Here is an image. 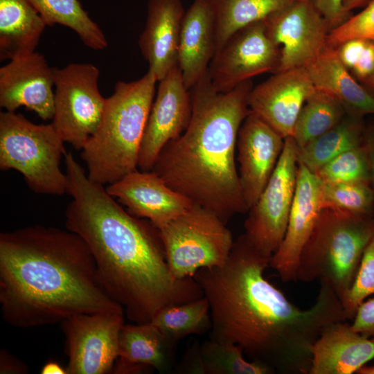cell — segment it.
<instances>
[{
	"label": "cell",
	"instance_id": "1",
	"mask_svg": "<svg viewBox=\"0 0 374 374\" xmlns=\"http://www.w3.org/2000/svg\"><path fill=\"white\" fill-rule=\"evenodd\" d=\"M269 260L242 234L223 265L195 274L210 305V339L240 346L274 373L309 374L314 342L330 325L348 317L335 291L323 283L310 308L292 303L265 277Z\"/></svg>",
	"mask_w": 374,
	"mask_h": 374
},
{
	"label": "cell",
	"instance_id": "2",
	"mask_svg": "<svg viewBox=\"0 0 374 374\" xmlns=\"http://www.w3.org/2000/svg\"><path fill=\"white\" fill-rule=\"evenodd\" d=\"M64 162L72 197L64 213L66 229L85 242L100 284L130 321L150 323L166 306L204 296L193 277L172 274L151 222L123 208L103 185L88 177L71 152H66Z\"/></svg>",
	"mask_w": 374,
	"mask_h": 374
},
{
	"label": "cell",
	"instance_id": "3",
	"mask_svg": "<svg viewBox=\"0 0 374 374\" xmlns=\"http://www.w3.org/2000/svg\"><path fill=\"white\" fill-rule=\"evenodd\" d=\"M0 306L3 320L21 328L78 314L124 312L100 284L83 239L43 225L1 233Z\"/></svg>",
	"mask_w": 374,
	"mask_h": 374
},
{
	"label": "cell",
	"instance_id": "4",
	"mask_svg": "<svg viewBox=\"0 0 374 374\" xmlns=\"http://www.w3.org/2000/svg\"><path fill=\"white\" fill-rule=\"evenodd\" d=\"M252 88L248 80L229 91L219 92L207 73L191 89L188 127L161 149L151 170L226 224L235 215L248 212L236 167V143L250 112Z\"/></svg>",
	"mask_w": 374,
	"mask_h": 374
},
{
	"label": "cell",
	"instance_id": "5",
	"mask_svg": "<svg viewBox=\"0 0 374 374\" xmlns=\"http://www.w3.org/2000/svg\"><path fill=\"white\" fill-rule=\"evenodd\" d=\"M157 81L148 69L139 80L118 82L106 98L100 126L80 150L91 181L109 185L138 169Z\"/></svg>",
	"mask_w": 374,
	"mask_h": 374
},
{
	"label": "cell",
	"instance_id": "6",
	"mask_svg": "<svg viewBox=\"0 0 374 374\" xmlns=\"http://www.w3.org/2000/svg\"><path fill=\"white\" fill-rule=\"evenodd\" d=\"M373 236L374 214L323 208L302 249L296 280L326 284L341 301L355 280L364 250Z\"/></svg>",
	"mask_w": 374,
	"mask_h": 374
},
{
	"label": "cell",
	"instance_id": "7",
	"mask_svg": "<svg viewBox=\"0 0 374 374\" xmlns=\"http://www.w3.org/2000/svg\"><path fill=\"white\" fill-rule=\"evenodd\" d=\"M52 123L35 124L15 112L0 113V169L20 172L35 193H67V175L60 168L66 151Z\"/></svg>",
	"mask_w": 374,
	"mask_h": 374
},
{
	"label": "cell",
	"instance_id": "8",
	"mask_svg": "<svg viewBox=\"0 0 374 374\" xmlns=\"http://www.w3.org/2000/svg\"><path fill=\"white\" fill-rule=\"evenodd\" d=\"M158 229L168 267L179 278L193 277L200 269L223 265L234 243L226 224L195 203Z\"/></svg>",
	"mask_w": 374,
	"mask_h": 374
},
{
	"label": "cell",
	"instance_id": "9",
	"mask_svg": "<svg viewBox=\"0 0 374 374\" xmlns=\"http://www.w3.org/2000/svg\"><path fill=\"white\" fill-rule=\"evenodd\" d=\"M55 82L52 125L64 141L81 150L101 123L106 103L98 89L100 71L91 63L53 68Z\"/></svg>",
	"mask_w": 374,
	"mask_h": 374
},
{
	"label": "cell",
	"instance_id": "10",
	"mask_svg": "<svg viewBox=\"0 0 374 374\" xmlns=\"http://www.w3.org/2000/svg\"><path fill=\"white\" fill-rule=\"evenodd\" d=\"M298 148L285 139L278 162L255 204L249 209L244 235L262 256L271 258L285 236L298 172Z\"/></svg>",
	"mask_w": 374,
	"mask_h": 374
},
{
	"label": "cell",
	"instance_id": "11",
	"mask_svg": "<svg viewBox=\"0 0 374 374\" xmlns=\"http://www.w3.org/2000/svg\"><path fill=\"white\" fill-rule=\"evenodd\" d=\"M125 317L124 312H98L78 314L62 321L67 374L112 373Z\"/></svg>",
	"mask_w": 374,
	"mask_h": 374
},
{
	"label": "cell",
	"instance_id": "12",
	"mask_svg": "<svg viewBox=\"0 0 374 374\" xmlns=\"http://www.w3.org/2000/svg\"><path fill=\"white\" fill-rule=\"evenodd\" d=\"M279 61L280 48L262 20L234 33L214 55L208 73L214 88L227 92L253 76L276 73Z\"/></svg>",
	"mask_w": 374,
	"mask_h": 374
},
{
	"label": "cell",
	"instance_id": "13",
	"mask_svg": "<svg viewBox=\"0 0 374 374\" xmlns=\"http://www.w3.org/2000/svg\"><path fill=\"white\" fill-rule=\"evenodd\" d=\"M264 21L280 48L276 72L306 68L327 46L330 28L313 0L296 1Z\"/></svg>",
	"mask_w": 374,
	"mask_h": 374
},
{
	"label": "cell",
	"instance_id": "14",
	"mask_svg": "<svg viewBox=\"0 0 374 374\" xmlns=\"http://www.w3.org/2000/svg\"><path fill=\"white\" fill-rule=\"evenodd\" d=\"M159 82L142 140L138 168L151 170L161 149L179 136L192 115L191 94L175 66Z\"/></svg>",
	"mask_w": 374,
	"mask_h": 374
},
{
	"label": "cell",
	"instance_id": "15",
	"mask_svg": "<svg viewBox=\"0 0 374 374\" xmlns=\"http://www.w3.org/2000/svg\"><path fill=\"white\" fill-rule=\"evenodd\" d=\"M284 143L280 134L249 112L239 129L236 143L239 181L248 211L274 171Z\"/></svg>",
	"mask_w": 374,
	"mask_h": 374
},
{
	"label": "cell",
	"instance_id": "16",
	"mask_svg": "<svg viewBox=\"0 0 374 374\" xmlns=\"http://www.w3.org/2000/svg\"><path fill=\"white\" fill-rule=\"evenodd\" d=\"M323 182L317 175L299 163L295 193L285 236L269 260V266L283 282L296 280L303 247L323 208Z\"/></svg>",
	"mask_w": 374,
	"mask_h": 374
},
{
	"label": "cell",
	"instance_id": "17",
	"mask_svg": "<svg viewBox=\"0 0 374 374\" xmlns=\"http://www.w3.org/2000/svg\"><path fill=\"white\" fill-rule=\"evenodd\" d=\"M53 87V68L38 52L12 59L0 68V106L6 111L24 106L44 121L52 119Z\"/></svg>",
	"mask_w": 374,
	"mask_h": 374
},
{
	"label": "cell",
	"instance_id": "18",
	"mask_svg": "<svg viewBox=\"0 0 374 374\" xmlns=\"http://www.w3.org/2000/svg\"><path fill=\"white\" fill-rule=\"evenodd\" d=\"M314 89L306 68L276 72L252 88L249 108L285 139L292 136L300 111Z\"/></svg>",
	"mask_w": 374,
	"mask_h": 374
},
{
	"label": "cell",
	"instance_id": "19",
	"mask_svg": "<svg viewBox=\"0 0 374 374\" xmlns=\"http://www.w3.org/2000/svg\"><path fill=\"white\" fill-rule=\"evenodd\" d=\"M106 190L130 214L149 220L157 229L184 213L193 204L152 170L137 169L107 185Z\"/></svg>",
	"mask_w": 374,
	"mask_h": 374
},
{
	"label": "cell",
	"instance_id": "20",
	"mask_svg": "<svg viewBox=\"0 0 374 374\" xmlns=\"http://www.w3.org/2000/svg\"><path fill=\"white\" fill-rule=\"evenodd\" d=\"M184 14L180 0L148 1L146 23L139 46L157 81L177 65Z\"/></svg>",
	"mask_w": 374,
	"mask_h": 374
},
{
	"label": "cell",
	"instance_id": "21",
	"mask_svg": "<svg viewBox=\"0 0 374 374\" xmlns=\"http://www.w3.org/2000/svg\"><path fill=\"white\" fill-rule=\"evenodd\" d=\"M177 345L150 322L122 326L118 339V357L112 373L139 374L157 370L174 371L177 366Z\"/></svg>",
	"mask_w": 374,
	"mask_h": 374
},
{
	"label": "cell",
	"instance_id": "22",
	"mask_svg": "<svg viewBox=\"0 0 374 374\" xmlns=\"http://www.w3.org/2000/svg\"><path fill=\"white\" fill-rule=\"evenodd\" d=\"M374 358L372 339L344 321L327 327L312 348L309 374H351Z\"/></svg>",
	"mask_w": 374,
	"mask_h": 374
},
{
	"label": "cell",
	"instance_id": "23",
	"mask_svg": "<svg viewBox=\"0 0 374 374\" xmlns=\"http://www.w3.org/2000/svg\"><path fill=\"white\" fill-rule=\"evenodd\" d=\"M215 53L213 10L208 0H195L185 12L179 44L177 65L190 90L208 73Z\"/></svg>",
	"mask_w": 374,
	"mask_h": 374
},
{
	"label": "cell",
	"instance_id": "24",
	"mask_svg": "<svg viewBox=\"0 0 374 374\" xmlns=\"http://www.w3.org/2000/svg\"><path fill=\"white\" fill-rule=\"evenodd\" d=\"M306 69L314 88L337 98L348 114L360 118L374 114V95L349 73L336 48L327 45Z\"/></svg>",
	"mask_w": 374,
	"mask_h": 374
},
{
	"label": "cell",
	"instance_id": "25",
	"mask_svg": "<svg viewBox=\"0 0 374 374\" xmlns=\"http://www.w3.org/2000/svg\"><path fill=\"white\" fill-rule=\"evenodd\" d=\"M242 348L235 344L212 339L202 344L194 343L186 351L175 369L177 373L271 374L266 365L247 360Z\"/></svg>",
	"mask_w": 374,
	"mask_h": 374
},
{
	"label": "cell",
	"instance_id": "26",
	"mask_svg": "<svg viewBox=\"0 0 374 374\" xmlns=\"http://www.w3.org/2000/svg\"><path fill=\"white\" fill-rule=\"evenodd\" d=\"M46 26L27 0H0V59L35 52Z\"/></svg>",
	"mask_w": 374,
	"mask_h": 374
},
{
	"label": "cell",
	"instance_id": "27",
	"mask_svg": "<svg viewBox=\"0 0 374 374\" xmlns=\"http://www.w3.org/2000/svg\"><path fill=\"white\" fill-rule=\"evenodd\" d=\"M298 0H208L214 17L215 53L241 28Z\"/></svg>",
	"mask_w": 374,
	"mask_h": 374
},
{
	"label": "cell",
	"instance_id": "28",
	"mask_svg": "<svg viewBox=\"0 0 374 374\" xmlns=\"http://www.w3.org/2000/svg\"><path fill=\"white\" fill-rule=\"evenodd\" d=\"M363 118L346 114L335 127L298 149V162L316 173L341 153L362 145Z\"/></svg>",
	"mask_w": 374,
	"mask_h": 374
},
{
	"label": "cell",
	"instance_id": "29",
	"mask_svg": "<svg viewBox=\"0 0 374 374\" xmlns=\"http://www.w3.org/2000/svg\"><path fill=\"white\" fill-rule=\"evenodd\" d=\"M47 26L60 24L71 28L87 47L103 50L107 40L103 30L83 9L78 0H27Z\"/></svg>",
	"mask_w": 374,
	"mask_h": 374
},
{
	"label": "cell",
	"instance_id": "30",
	"mask_svg": "<svg viewBox=\"0 0 374 374\" xmlns=\"http://www.w3.org/2000/svg\"><path fill=\"white\" fill-rule=\"evenodd\" d=\"M346 114L337 98L315 89L305 100L295 123L292 137L298 149L335 127Z\"/></svg>",
	"mask_w": 374,
	"mask_h": 374
},
{
	"label": "cell",
	"instance_id": "31",
	"mask_svg": "<svg viewBox=\"0 0 374 374\" xmlns=\"http://www.w3.org/2000/svg\"><path fill=\"white\" fill-rule=\"evenodd\" d=\"M150 323L170 340L202 335L212 326L210 305L205 296L162 308Z\"/></svg>",
	"mask_w": 374,
	"mask_h": 374
},
{
	"label": "cell",
	"instance_id": "32",
	"mask_svg": "<svg viewBox=\"0 0 374 374\" xmlns=\"http://www.w3.org/2000/svg\"><path fill=\"white\" fill-rule=\"evenodd\" d=\"M323 208L357 214H374V193L370 182L323 183Z\"/></svg>",
	"mask_w": 374,
	"mask_h": 374
},
{
	"label": "cell",
	"instance_id": "33",
	"mask_svg": "<svg viewBox=\"0 0 374 374\" xmlns=\"http://www.w3.org/2000/svg\"><path fill=\"white\" fill-rule=\"evenodd\" d=\"M315 174L324 184L371 183L368 161L362 145L335 157Z\"/></svg>",
	"mask_w": 374,
	"mask_h": 374
},
{
	"label": "cell",
	"instance_id": "34",
	"mask_svg": "<svg viewBox=\"0 0 374 374\" xmlns=\"http://www.w3.org/2000/svg\"><path fill=\"white\" fill-rule=\"evenodd\" d=\"M373 294H374V236L364 250L350 289L341 301L349 319L353 318L360 304Z\"/></svg>",
	"mask_w": 374,
	"mask_h": 374
},
{
	"label": "cell",
	"instance_id": "35",
	"mask_svg": "<svg viewBox=\"0 0 374 374\" xmlns=\"http://www.w3.org/2000/svg\"><path fill=\"white\" fill-rule=\"evenodd\" d=\"M353 39L374 41V0L355 15L329 31L327 45L337 48L344 42Z\"/></svg>",
	"mask_w": 374,
	"mask_h": 374
},
{
	"label": "cell",
	"instance_id": "36",
	"mask_svg": "<svg viewBox=\"0 0 374 374\" xmlns=\"http://www.w3.org/2000/svg\"><path fill=\"white\" fill-rule=\"evenodd\" d=\"M351 323L353 329L369 337L374 336V297L363 301L357 308Z\"/></svg>",
	"mask_w": 374,
	"mask_h": 374
},
{
	"label": "cell",
	"instance_id": "37",
	"mask_svg": "<svg viewBox=\"0 0 374 374\" xmlns=\"http://www.w3.org/2000/svg\"><path fill=\"white\" fill-rule=\"evenodd\" d=\"M344 0H313V2L326 19L330 30L345 21L351 15L343 6Z\"/></svg>",
	"mask_w": 374,
	"mask_h": 374
},
{
	"label": "cell",
	"instance_id": "38",
	"mask_svg": "<svg viewBox=\"0 0 374 374\" xmlns=\"http://www.w3.org/2000/svg\"><path fill=\"white\" fill-rule=\"evenodd\" d=\"M350 71L353 76L362 82L374 73V41L367 40L364 48Z\"/></svg>",
	"mask_w": 374,
	"mask_h": 374
},
{
	"label": "cell",
	"instance_id": "39",
	"mask_svg": "<svg viewBox=\"0 0 374 374\" xmlns=\"http://www.w3.org/2000/svg\"><path fill=\"white\" fill-rule=\"evenodd\" d=\"M368 39H353L341 44L337 49L342 64L351 70L357 62Z\"/></svg>",
	"mask_w": 374,
	"mask_h": 374
},
{
	"label": "cell",
	"instance_id": "40",
	"mask_svg": "<svg viewBox=\"0 0 374 374\" xmlns=\"http://www.w3.org/2000/svg\"><path fill=\"white\" fill-rule=\"evenodd\" d=\"M28 366L15 356L4 349L0 350L1 374H26Z\"/></svg>",
	"mask_w": 374,
	"mask_h": 374
},
{
	"label": "cell",
	"instance_id": "41",
	"mask_svg": "<svg viewBox=\"0 0 374 374\" xmlns=\"http://www.w3.org/2000/svg\"><path fill=\"white\" fill-rule=\"evenodd\" d=\"M362 145L367 156L371 184L374 193V123L365 126Z\"/></svg>",
	"mask_w": 374,
	"mask_h": 374
},
{
	"label": "cell",
	"instance_id": "42",
	"mask_svg": "<svg viewBox=\"0 0 374 374\" xmlns=\"http://www.w3.org/2000/svg\"><path fill=\"white\" fill-rule=\"evenodd\" d=\"M42 374H67L66 367L58 362L51 360L47 362L42 368Z\"/></svg>",
	"mask_w": 374,
	"mask_h": 374
},
{
	"label": "cell",
	"instance_id": "43",
	"mask_svg": "<svg viewBox=\"0 0 374 374\" xmlns=\"http://www.w3.org/2000/svg\"><path fill=\"white\" fill-rule=\"evenodd\" d=\"M371 0H344L343 6L344 10L350 14L353 9L362 6Z\"/></svg>",
	"mask_w": 374,
	"mask_h": 374
},
{
	"label": "cell",
	"instance_id": "44",
	"mask_svg": "<svg viewBox=\"0 0 374 374\" xmlns=\"http://www.w3.org/2000/svg\"><path fill=\"white\" fill-rule=\"evenodd\" d=\"M363 82L368 87L367 89L374 95V73Z\"/></svg>",
	"mask_w": 374,
	"mask_h": 374
},
{
	"label": "cell",
	"instance_id": "45",
	"mask_svg": "<svg viewBox=\"0 0 374 374\" xmlns=\"http://www.w3.org/2000/svg\"><path fill=\"white\" fill-rule=\"evenodd\" d=\"M357 373L360 374H374V366H362L361 367Z\"/></svg>",
	"mask_w": 374,
	"mask_h": 374
},
{
	"label": "cell",
	"instance_id": "46",
	"mask_svg": "<svg viewBox=\"0 0 374 374\" xmlns=\"http://www.w3.org/2000/svg\"><path fill=\"white\" fill-rule=\"evenodd\" d=\"M373 341L374 342V336H373V338L372 339Z\"/></svg>",
	"mask_w": 374,
	"mask_h": 374
}]
</instances>
